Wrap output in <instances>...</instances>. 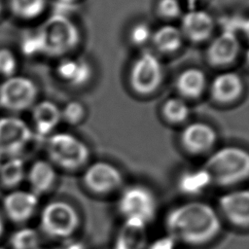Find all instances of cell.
Wrapping results in <instances>:
<instances>
[{
    "label": "cell",
    "instance_id": "6da1fadb",
    "mask_svg": "<svg viewBox=\"0 0 249 249\" xmlns=\"http://www.w3.org/2000/svg\"><path fill=\"white\" fill-rule=\"evenodd\" d=\"M223 220L211 203L198 198L185 200L164 215L165 234L178 245L199 248L211 244L223 231Z\"/></svg>",
    "mask_w": 249,
    "mask_h": 249
},
{
    "label": "cell",
    "instance_id": "7a4b0ae2",
    "mask_svg": "<svg viewBox=\"0 0 249 249\" xmlns=\"http://www.w3.org/2000/svg\"><path fill=\"white\" fill-rule=\"evenodd\" d=\"M202 166L210 175L212 185L231 190L249 181V150L237 145L214 149Z\"/></svg>",
    "mask_w": 249,
    "mask_h": 249
},
{
    "label": "cell",
    "instance_id": "3957f363",
    "mask_svg": "<svg viewBox=\"0 0 249 249\" xmlns=\"http://www.w3.org/2000/svg\"><path fill=\"white\" fill-rule=\"evenodd\" d=\"M41 54L64 57L81 43L82 34L78 25L67 16L54 14L49 17L36 30Z\"/></svg>",
    "mask_w": 249,
    "mask_h": 249
},
{
    "label": "cell",
    "instance_id": "277c9868",
    "mask_svg": "<svg viewBox=\"0 0 249 249\" xmlns=\"http://www.w3.org/2000/svg\"><path fill=\"white\" fill-rule=\"evenodd\" d=\"M48 160L54 167L66 171L84 169L90 160L89 145L80 137L69 132H53L47 138Z\"/></svg>",
    "mask_w": 249,
    "mask_h": 249
},
{
    "label": "cell",
    "instance_id": "5b68a950",
    "mask_svg": "<svg viewBox=\"0 0 249 249\" xmlns=\"http://www.w3.org/2000/svg\"><path fill=\"white\" fill-rule=\"evenodd\" d=\"M116 208L123 220L136 219L150 225L158 216L159 200L148 185L131 183L124 185L118 193Z\"/></svg>",
    "mask_w": 249,
    "mask_h": 249
},
{
    "label": "cell",
    "instance_id": "8992f818",
    "mask_svg": "<svg viewBox=\"0 0 249 249\" xmlns=\"http://www.w3.org/2000/svg\"><path fill=\"white\" fill-rule=\"evenodd\" d=\"M40 229L53 238H69L79 230L81 217L77 208L65 200L48 202L40 212Z\"/></svg>",
    "mask_w": 249,
    "mask_h": 249
},
{
    "label": "cell",
    "instance_id": "52a82bcc",
    "mask_svg": "<svg viewBox=\"0 0 249 249\" xmlns=\"http://www.w3.org/2000/svg\"><path fill=\"white\" fill-rule=\"evenodd\" d=\"M127 78L134 93L151 95L160 88L164 80L163 63L157 53L142 52L131 62Z\"/></svg>",
    "mask_w": 249,
    "mask_h": 249
},
{
    "label": "cell",
    "instance_id": "ba28073f",
    "mask_svg": "<svg viewBox=\"0 0 249 249\" xmlns=\"http://www.w3.org/2000/svg\"><path fill=\"white\" fill-rule=\"evenodd\" d=\"M82 183L89 193L100 197L118 195L125 185L123 171L108 160L89 162L84 168Z\"/></svg>",
    "mask_w": 249,
    "mask_h": 249
},
{
    "label": "cell",
    "instance_id": "9c48e42d",
    "mask_svg": "<svg viewBox=\"0 0 249 249\" xmlns=\"http://www.w3.org/2000/svg\"><path fill=\"white\" fill-rule=\"evenodd\" d=\"M38 88L33 80L14 75L0 84V106L10 112L31 109L37 102Z\"/></svg>",
    "mask_w": 249,
    "mask_h": 249
},
{
    "label": "cell",
    "instance_id": "30bf717a",
    "mask_svg": "<svg viewBox=\"0 0 249 249\" xmlns=\"http://www.w3.org/2000/svg\"><path fill=\"white\" fill-rule=\"evenodd\" d=\"M216 208L223 222L238 230H249V189L227 190L218 197Z\"/></svg>",
    "mask_w": 249,
    "mask_h": 249
},
{
    "label": "cell",
    "instance_id": "8fae6325",
    "mask_svg": "<svg viewBox=\"0 0 249 249\" xmlns=\"http://www.w3.org/2000/svg\"><path fill=\"white\" fill-rule=\"evenodd\" d=\"M218 141V132L210 124L195 121L185 124L179 134L183 150L192 156L209 155Z\"/></svg>",
    "mask_w": 249,
    "mask_h": 249
},
{
    "label": "cell",
    "instance_id": "7c38bea8",
    "mask_svg": "<svg viewBox=\"0 0 249 249\" xmlns=\"http://www.w3.org/2000/svg\"><path fill=\"white\" fill-rule=\"evenodd\" d=\"M33 136L30 126L15 116L0 118V155L19 157Z\"/></svg>",
    "mask_w": 249,
    "mask_h": 249
},
{
    "label": "cell",
    "instance_id": "4fadbf2b",
    "mask_svg": "<svg viewBox=\"0 0 249 249\" xmlns=\"http://www.w3.org/2000/svg\"><path fill=\"white\" fill-rule=\"evenodd\" d=\"M180 30L185 40L199 44L209 41L216 30V20L214 17L206 10L199 8H191L181 16Z\"/></svg>",
    "mask_w": 249,
    "mask_h": 249
},
{
    "label": "cell",
    "instance_id": "5bb4252c",
    "mask_svg": "<svg viewBox=\"0 0 249 249\" xmlns=\"http://www.w3.org/2000/svg\"><path fill=\"white\" fill-rule=\"evenodd\" d=\"M241 44L239 35L219 31L209 41L205 52L207 62L214 67H228L239 56Z\"/></svg>",
    "mask_w": 249,
    "mask_h": 249
},
{
    "label": "cell",
    "instance_id": "9a60e30c",
    "mask_svg": "<svg viewBox=\"0 0 249 249\" xmlns=\"http://www.w3.org/2000/svg\"><path fill=\"white\" fill-rule=\"evenodd\" d=\"M242 76L232 70H225L216 74L208 83V91L214 102L231 104L237 101L244 91Z\"/></svg>",
    "mask_w": 249,
    "mask_h": 249
},
{
    "label": "cell",
    "instance_id": "2e32d148",
    "mask_svg": "<svg viewBox=\"0 0 249 249\" xmlns=\"http://www.w3.org/2000/svg\"><path fill=\"white\" fill-rule=\"evenodd\" d=\"M39 204V196L30 190H12L3 199V210L12 222L21 224L34 216Z\"/></svg>",
    "mask_w": 249,
    "mask_h": 249
},
{
    "label": "cell",
    "instance_id": "e0dca14e",
    "mask_svg": "<svg viewBox=\"0 0 249 249\" xmlns=\"http://www.w3.org/2000/svg\"><path fill=\"white\" fill-rule=\"evenodd\" d=\"M55 73L64 84L73 88H81L91 81L93 68L85 57L64 56L56 64Z\"/></svg>",
    "mask_w": 249,
    "mask_h": 249
},
{
    "label": "cell",
    "instance_id": "ac0fdd59",
    "mask_svg": "<svg viewBox=\"0 0 249 249\" xmlns=\"http://www.w3.org/2000/svg\"><path fill=\"white\" fill-rule=\"evenodd\" d=\"M149 225L136 219H125L118 228L112 249H146Z\"/></svg>",
    "mask_w": 249,
    "mask_h": 249
},
{
    "label": "cell",
    "instance_id": "d6986e66",
    "mask_svg": "<svg viewBox=\"0 0 249 249\" xmlns=\"http://www.w3.org/2000/svg\"><path fill=\"white\" fill-rule=\"evenodd\" d=\"M208 79L205 72L198 67H188L180 71L174 82L178 96L185 100L199 98L208 88Z\"/></svg>",
    "mask_w": 249,
    "mask_h": 249
},
{
    "label": "cell",
    "instance_id": "ffe728a7",
    "mask_svg": "<svg viewBox=\"0 0 249 249\" xmlns=\"http://www.w3.org/2000/svg\"><path fill=\"white\" fill-rule=\"evenodd\" d=\"M175 184L177 191L190 199L196 198L213 186L210 175L203 166L182 170L177 175Z\"/></svg>",
    "mask_w": 249,
    "mask_h": 249
},
{
    "label": "cell",
    "instance_id": "44dd1931",
    "mask_svg": "<svg viewBox=\"0 0 249 249\" xmlns=\"http://www.w3.org/2000/svg\"><path fill=\"white\" fill-rule=\"evenodd\" d=\"M31 118L37 135L48 138L61 122V110L54 102L42 100L31 108Z\"/></svg>",
    "mask_w": 249,
    "mask_h": 249
},
{
    "label": "cell",
    "instance_id": "7402d4cb",
    "mask_svg": "<svg viewBox=\"0 0 249 249\" xmlns=\"http://www.w3.org/2000/svg\"><path fill=\"white\" fill-rule=\"evenodd\" d=\"M56 178V169L48 160H37L26 170L25 179L29 184V190L38 196L50 192Z\"/></svg>",
    "mask_w": 249,
    "mask_h": 249
},
{
    "label": "cell",
    "instance_id": "603a6c76",
    "mask_svg": "<svg viewBox=\"0 0 249 249\" xmlns=\"http://www.w3.org/2000/svg\"><path fill=\"white\" fill-rule=\"evenodd\" d=\"M184 41L180 27L172 22H165L154 29L151 44L161 54H174L181 50Z\"/></svg>",
    "mask_w": 249,
    "mask_h": 249
},
{
    "label": "cell",
    "instance_id": "cb8c5ba5",
    "mask_svg": "<svg viewBox=\"0 0 249 249\" xmlns=\"http://www.w3.org/2000/svg\"><path fill=\"white\" fill-rule=\"evenodd\" d=\"M26 177V167L20 157H10L0 165V184L7 189L18 188Z\"/></svg>",
    "mask_w": 249,
    "mask_h": 249
},
{
    "label": "cell",
    "instance_id": "d4e9b609",
    "mask_svg": "<svg viewBox=\"0 0 249 249\" xmlns=\"http://www.w3.org/2000/svg\"><path fill=\"white\" fill-rule=\"evenodd\" d=\"M162 118L171 124H183L191 116V108L187 100L180 96L166 98L161 104Z\"/></svg>",
    "mask_w": 249,
    "mask_h": 249
},
{
    "label": "cell",
    "instance_id": "484cf974",
    "mask_svg": "<svg viewBox=\"0 0 249 249\" xmlns=\"http://www.w3.org/2000/svg\"><path fill=\"white\" fill-rule=\"evenodd\" d=\"M48 0H9L11 13L22 20H32L41 16L47 7Z\"/></svg>",
    "mask_w": 249,
    "mask_h": 249
},
{
    "label": "cell",
    "instance_id": "4316f807",
    "mask_svg": "<svg viewBox=\"0 0 249 249\" xmlns=\"http://www.w3.org/2000/svg\"><path fill=\"white\" fill-rule=\"evenodd\" d=\"M10 245L12 249H38L40 234L33 228H20L11 234Z\"/></svg>",
    "mask_w": 249,
    "mask_h": 249
},
{
    "label": "cell",
    "instance_id": "83f0119b",
    "mask_svg": "<svg viewBox=\"0 0 249 249\" xmlns=\"http://www.w3.org/2000/svg\"><path fill=\"white\" fill-rule=\"evenodd\" d=\"M154 28L146 20H138L132 23L127 32V38L134 47H144L151 43Z\"/></svg>",
    "mask_w": 249,
    "mask_h": 249
},
{
    "label": "cell",
    "instance_id": "f1b7e54d",
    "mask_svg": "<svg viewBox=\"0 0 249 249\" xmlns=\"http://www.w3.org/2000/svg\"><path fill=\"white\" fill-rule=\"evenodd\" d=\"M61 110V121L68 124L76 125L79 124L86 117V107L79 100L68 101Z\"/></svg>",
    "mask_w": 249,
    "mask_h": 249
},
{
    "label": "cell",
    "instance_id": "f546056e",
    "mask_svg": "<svg viewBox=\"0 0 249 249\" xmlns=\"http://www.w3.org/2000/svg\"><path fill=\"white\" fill-rule=\"evenodd\" d=\"M157 15L165 20L180 18L184 13L181 0H158L156 3Z\"/></svg>",
    "mask_w": 249,
    "mask_h": 249
},
{
    "label": "cell",
    "instance_id": "4dcf8cb0",
    "mask_svg": "<svg viewBox=\"0 0 249 249\" xmlns=\"http://www.w3.org/2000/svg\"><path fill=\"white\" fill-rule=\"evenodd\" d=\"M18 65L15 53L8 48H0V76L6 79L16 75Z\"/></svg>",
    "mask_w": 249,
    "mask_h": 249
},
{
    "label": "cell",
    "instance_id": "1f68e13d",
    "mask_svg": "<svg viewBox=\"0 0 249 249\" xmlns=\"http://www.w3.org/2000/svg\"><path fill=\"white\" fill-rule=\"evenodd\" d=\"M178 244L167 234L157 238L154 241H149L146 249H176Z\"/></svg>",
    "mask_w": 249,
    "mask_h": 249
},
{
    "label": "cell",
    "instance_id": "d6a6232c",
    "mask_svg": "<svg viewBox=\"0 0 249 249\" xmlns=\"http://www.w3.org/2000/svg\"><path fill=\"white\" fill-rule=\"evenodd\" d=\"M241 34L246 38V40L249 43V16L244 17V21H243V25H242Z\"/></svg>",
    "mask_w": 249,
    "mask_h": 249
},
{
    "label": "cell",
    "instance_id": "836d02e7",
    "mask_svg": "<svg viewBox=\"0 0 249 249\" xmlns=\"http://www.w3.org/2000/svg\"><path fill=\"white\" fill-rule=\"evenodd\" d=\"M188 5H189V9L191 8H196V4L198 2V0H186Z\"/></svg>",
    "mask_w": 249,
    "mask_h": 249
},
{
    "label": "cell",
    "instance_id": "e575fe53",
    "mask_svg": "<svg viewBox=\"0 0 249 249\" xmlns=\"http://www.w3.org/2000/svg\"><path fill=\"white\" fill-rule=\"evenodd\" d=\"M3 232H4V220H3V217L0 213V238L3 235Z\"/></svg>",
    "mask_w": 249,
    "mask_h": 249
},
{
    "label": "cell",
    "instance_id": "d590c367",
    "mask_svg": "<svg viewBox=\"0 0 249 249\" xmlns=\"http://www.w3.org/2000/svg\"><path fill=\"white\" fill-rule=\"evenodd\" d=\"M244 61L246 63V65L249 66V47L247 48V50L244 53Z\"/></svg>",
    "mask_w": 249,
    "mask_h": 249
},
{
    "label": "cell",
    "instance_id": "8d00e7d4",
    "mask_svg": "<svg viewBox=\"0 0 249 249\" xmlns=\"http://www.w3.org/2000/svg\"><path fill=\"white\" fill-rule=\"evenodd\" d=\"M3 7H4V0H0V15L3 11Z\"/></svg>",
    "mask_w": 249,
    "mask_h": 249
},
{
    "label": "cell",
    "instance_id": "74e56055",
    "mask_svg": "<svg viewBox=\"0 0 249 249\" xmlns=\"http://www.w3.org/2000/svg\"><path fill=\"white\" fill-rule=\"evenodd\" d=\"M2 161H3V160H2V156H1V155H0V165H1V163H2Z\"/></svg>",
    "mask_w": 249,
    "mask_h": 249
},
{
    "label": "cell",
    "instance_id": "f35d334b",
    "mask_svg": "<svg viewBox=\"0 0 249 249\" xmlns=\"http://www.w3.org/2000/svg\"><path fill=\"white\" fill-rule=\"evenodd\" d=\"M0 249H5V248H3V247H0Z\"/></svg>",
    "mask_w": 249,
    "mask_h": 249
}]
</instances>
